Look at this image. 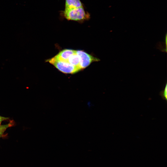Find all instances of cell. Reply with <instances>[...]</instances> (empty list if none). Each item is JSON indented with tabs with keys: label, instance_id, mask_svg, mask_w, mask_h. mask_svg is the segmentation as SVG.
<instances>
[{
	"label": "cell",
	"instance_id": "obj_5",
	"mask_svg": "<svg viewBox=\"0 0 167 167\" xmlns=\"http://www.w3.org/2000/svg\"><path fill=\"white\" fill-rule=\"evenodd\" d=\"M84 6L80 0H65V8L79 7Z\"/></svg>",
	"mask_w": 167,
	"mask_h": 167
},
{
	"label": "cell",
	"instance_id": "obj_8",
	"mask_svg": "<svg viewBox=\"0 0 167 167\" xmlns=\"http://www.w3.org/2000/svg\"><path fill=\"white\" fill-rule=\"evenodd\" d=\"M7 118L0 116V124L2 121L7 119Z\"/></svg>",
	"mask_w": 167,
	"mask_h": 167
},
{
	"label": "cell",
	"instance_id": "obj_1",
	"mask_svg": "<svg viewBox=\"0 0 167 167\" xmlns=\"http://www.w3.org/2000/svg\"><path fill=\"white\" fill-rule=\"evenodd\" d=\"M63 17L67 20L83 22L90 19V14L86 11L84 6L65 8L62 12Z\"/></svg>",
	"mask_w": 167,
	"mask_h": 167
},
{
	"label": "cell",
	"instance_id": "obj_2",
	"mask_svg": "<svg viewBox=\"0 0 167 167\" xmlns=\"http://www.w3.org/2000/svg\"><path fill=\"white\" fill-rule=\"evenodd\" d=\"M47 61L64 73L72 74L80 70L78 68L71 65L68 62L58 60L55 56L47 60Z\"/></svg>",
	"mask_w": 167,
	"mask_h": 167
},
{
	"label": "cell",
	"instance_id": "obj_7",
	"mask_svg": "<svg viewBox=\"0 0 167 167\" xmlns=\"http://www.w3.org/2000/svg\"><path fill=\"white\" fill-rule=\"evenodd\" d=\"M167 83L163 90L160 92V95L161 96L162 99L167 100Z\"/></svg>",
	"mask_w": 167,
	"mask_h": 167
},
{
	"label": "cell",
	"instance_id": "obj_3",
	"mask_svg": "<svg viewBox=\"0 0 167 167\" xmlns=\"http://www.w3.org/2000/svg\"><path fill=\"white\" fill-rule=\"evenodd\" d=\"M79 59V65L81 69H84L89 65L92 62H97L100 59L93 57L83 50H76Z\"/></svg>",
	"mask_w": 167,
	"mask_h": 167
},
{
	"label": "cell",
	"instance_id": "obj_4",
	"mask_svg": "<svg viewBox=\"0 0 167 167\" xmlns=\"http://www.w3.org/2000/svg\"><path fill=\"white\" fill-rule=\"evenodd\" d=\"M75 51L71 49H65L60 51L55 57L59 60L67 62L69 57L74 54Z\"/></svg>",
	"mask_w": 167,
	"mask_h": 167
},
{
	"label": "cell",
	"instance_id": "obj_6",
	"mask_svg": "<svg viewBox=\"0 0 167 167\" xmlns=\"http://www.w3.org/2000/svg\"><path fill=\"white\" fill-rule=\"evenodd\" d=\"M67 62L71 65L77 67L80 70H81L79 65V58L76 53V50L75 53L69 57Z\"/></svg>",
	"mask_w": 167,
	"mask_h": 167
}]
</instances>
